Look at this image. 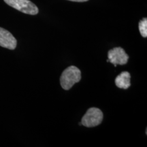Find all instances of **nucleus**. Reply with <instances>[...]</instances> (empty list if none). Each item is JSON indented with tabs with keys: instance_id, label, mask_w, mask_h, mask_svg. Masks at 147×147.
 I'll use <instances>...</instances> for the list:
<instances>
[{
	"instance_id": "f257e3e1",
	"label": "nucleus",
	"mask_w": 147,
	"mask_h": 147,
	"mask_svg": "<svg viewBox=\"0 0 147 147\" xmlns=\"http://www.w3.org/2000/svg\"><path fill=\"white\" fill-rule=\"evenodd\" d=\"M81 80V71L76 66H69L61 74L60 83L64 90H69Z\"/></svg>"
},
{
	"instance_id": "f03ea898",
	"label": "nucleus",
	"mask_w": 147,
	"mask_h": 147,
	"mask_svg": "<svg viewBox=\"0 0 147 147\" xmlns=\"http://www.w3.org/2000/svg\"><path fill=\"white\" fill-rule=\"evenodd\" d=\"M7 4L23 13L36 15L39 12L38 7L29 0H3Z\"/></svg>"
},
{
	"instance_id": "7ed1b4c3",
	"label": "nucleus",
	"mask_w": 147,
	"mask_h": 147,
	"mask_svg": "<svg viewBox=\"0 0 147 147\" xmlns=\"http://www.w3.org/2000/svg\"><path fill=\"white\" fill-rule=\"evenodd\" d=\"M103 113L97 108H90L82 117V125L86 127H93L101 124L103 120Z\"/></svg>"
},
{
	"instance_id": "20e7f679",
	"label": "nucleus",
	"mask_w": 147,
	"mask_h": 147,
	"mask_svg": "<svg viewBox=\"0 0 147 147\" xmlns=\"http://www.w3.org/2000/svg\"><path fill=\"white\" fill-rule=\"evenodd\" d=\"M108 59L109 62L117 67V65H125L127 63L129 56L123 48L116 47L108 51Z\"/></svg>"
},
{
	"instance_id": "39448f33",
	"label": "nucleus",
	"mask_w": 147,
	"mask_h": 147,
	"mask_svg": "<svg viewBox=\"0 0 147 147\" xmlns=\"http://www.w3.org/2000/svg\"><path fill=\"white\" fill-rule=\"evenodd\" d=\"M17 45V40L13 35L6 29L0 27V47L14 50Z\"/></svg>"
},
{
	"instance_id": "423d86ee",
	"label": "nucleus",
	"mask_w": 147,
	"mask_h": 147,
	"mask_svg": "<svg viewBox=\"0 0 147 147\" xmlns=\"http://www.w3.org/2000/svg\"><path fill=\"white\" fill-rule=\"evenodd\" d=\"M131 75L128 71H123L115 79V84L120 89H127L131 86Z\"/></svg>"
},
{
	"instance_id": "0eeeda50",
	"label": "nucleus",
	"mask_w": 147,
	"mask_h": 147,
	"mask_svg": "<svg viewBox=\"0 0 147 147\" xmlns=\"http://www.w3.org/2000/svg\"><path fill=\"white\" fill-rule=\"evenodd\" d=\"M139 31L143 38L147 37V18H144L139 22L138 24Z\"/></svg>"
},
{
	"instance_id": "6e6552de",
	"label": "nucleus",
	"mask_w": 147,
	"mask_h": 147,
	"mask_svg": "<svg viewBox=\"0 0 147 147\" xmlns=\"http://www.w3.org/2000/svg\"><path fill=\"white\" fill-rule=\"evenodd\" d=\"M71 1H76V2H84V1H87L88 0H69Z\"/></svg>"
},
{
	"instance_id": "1a4fd4ad",
	"label": "nucleus",
	"mask_w": 147,
	"mask_h": 147,
	"mask_svg": "<svg viewBox=\"0 0 147 147\" xmlns=\"http://www.w3.org/2000/svg\"><path fill=\"white\" fill-rule=\"evenodd\" d=\"M79 125H82V123L81 122L79 123Z\"/></svg>"
}]
</instances>
